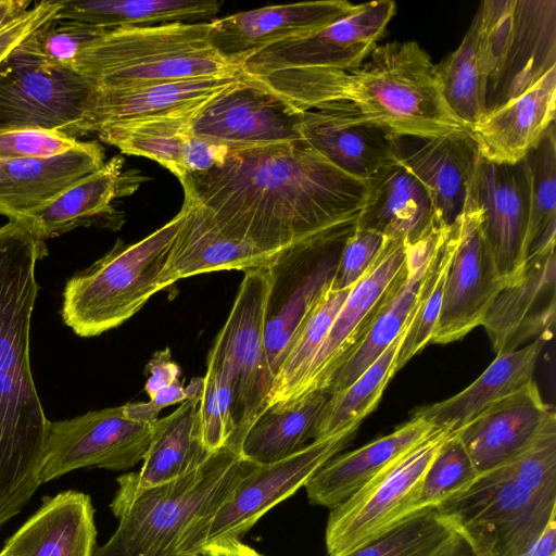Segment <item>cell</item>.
<instances>
[{
	"mask_svg": "<svg viewBox=\"0 0 556 556\" xmlns=\"http://www.w3.org/2000/svg\"><path fill=\"white\" fill-rule=\"evenodd\" d=\"M180 184L226 232L274 256L354 222L367 188L304 139L230 150Z\"/></svg>",
	"mask_w": 556,
	"mask_h": 556,
	"instance_id": "cell-1",
	"label": "cell"
},
{
	"mask_svg": "<svg viewBox=\"0 0 556 556\" xmlns=\"http://www.w3.org/2000/svg\"><path fill=\"white\" fill-rule=\"evenodd\" d=\"M249 77L301 111L339 114L393 136L469 130L447 106L434 64L416 41L377 45L352 71L300 68Z\"/></svg>",
	"mask_w": 556,
	"mask_h": 556,
	"instance_id": "cell-2",
	"label": "cell"
},
{
	"mask_svg": "<svg viewBox=\"0 0 556 556\" xmlns=\"http://www.w3.org/2000/svg\"><path fill=\"white\" fill-rule=\"evenodd\" d=\"M47 253L45 240L22 222L0 227V528L40 486L51 421L38 396L29 345L36 264Z\"/></svg>",
	"mask_w": 556,
	"mask_h": 556,
	"instance_id": "cell-3",
	"label": "cell"
},
{
	"mask_svg": "<svg viewBox=\"0 0 556 556\" xmlns=\"http://www.w3.org/2000/svg\"><path fill=\"white\" fill-rule=\"evenodd\" d=\"M229 445L179 478L139 486L131 472L117 479L110 504L118 526L105 543L121 556H175L186 533L215 511L254 467Z\"/></svg>",
	"mask_w": 556,
	"mask_h": 556,
	"instance_id": "cell-4",
	"label": "cell"
},
{
	"mask_svg": "<svg viewBox=\"0 0 556 556\" xmlns=\"http://www.w3.org/2000/svg\"><path fill=\"white\" fill-rule=\"evenodd\" d=\"M211 22L109 29L85 47L74 70L99 89L240 75L211 45Z\"/></svg>",
	"mask_w": 556,
	"mask_h": 556,
	"instance_id": "cell-5",
	"label": "cell"
},
{
	"mask_svg": "<svg viewBox=\"0 0 556 556\" xmlns=\"http://www.w3.org/2000/svg\"><path fill=\"white\" fill-rule=\"evenodd\" d=\"M186 207L161 228L129 245L112 250L73 275L63 291V323L78 337H97L121 326L156 292Z\"/></svg>",
	"mask_w": 556,
	"mask_h": 556,
	"instance_id": "cell-6",
	"label": "cell"
},
{
	"mask_svg": "<svg viewBox=\"0 0 556 556\" xmlns=\"http://www.w3.org/2000/svg\"><path fill=\"white\" fill-rule=\"evenodd\" d=\"M483 115L556 67L555 0H485L477 10Z\"/></svg>",
	"mask_w": 556,
	"mask_h": 556,
	"instance_id": "cell-7",
	"label": "cell"
},
{
	"mask_svg": "<svg viewBox=\"0 0 556 556\" xmlns=\"http://www.w3.org/2000/svg\"><path fill=\"white\" fill-rule=\"evenodd\" d=\"M435 509L477 556H520L556 516V494L534 491L498 466Z\"/></svg>",
	"mask_w": 556,
	"mask_h": 556,
	"instance_id": "cell-8",
	"label": "cell"
},
{
	"mask_svg": "<svg viewBox=\"0 0 556 556\" xmlns=\"http://www.w3.org/2000/svg\"><path fill=\"white\" fill-rule=\"evenodd\" d=\"M359 426L313 440L296 453L269 464H255L231 495L198 521L182 538L177 555H198L208 543L241 539L271 507L291 496L352 440Z\"/></svg>",
	"mask_w": 556,
	"mask_h": 556,
	"instance_id": "cell-9",
	"label": "cell"
},
{
	"mask_svg": "<svg viewBox=\"0 0 556 556\" xmlns=\"http://www.w3.org/2000/svg\"><path fill=\"white\" fill-rule=\"evenodd\" d=\"M438 428L346 501L330 509L326 527L329 556H340L417 513L424 477L451 435Z\"/></svg>",
	"mask_w": 556,
	"mask_h": 556,
	"instance_id": "cell-10",
	"label": "cell"
},
{
	"mask_svg": "<svg viewBox=\"0 0 556 556\" xmlns=\"http://www.w3.org/2000/svg\"><path fill=\"white\" fill-rule=\"evenodd\" d=\"M268 266L244 271L232 308L207 358L228 376L233 392L236 430L227 445H238L266 404L271 388L265 348Z\"/></svg>",
	"mask_w": 556,
	"mask_h": 556,
	"instance_id": "cell-11",
	"label": "cell"
},
{
	"mask_svg": "<svg viewBox=\"0 0 556 556\" xmlns=\"http://www.w3.org/2000/svg\"><path fill=\"white\" fill-rule=\"evenodd\" d=\"M355 220L283 251L268 265L265 348L273 379L293 337L331 285Z\"/></svg>",
	"mask_w": 556,
	"mask_h": 556,
	"instance_id": "cell-12",
	"label": "cell"
},
{
	"mask_svg": "<svg viewBox=\"0 0 556 556\" xmlns=\"http://www.w3.org/2000/svg\"><path fill=\"white\" fill-rule=\"evenodd\" d=\"M97 89L74 68L46 64L20 43L0 62V130L38 128L73 138Z\"/></svg>",
	"mask_w": 556,
	"mask_h": 556,
	"instance_id": "cell-13",
	"label": "cell"
},
{
	"mask_svg": "<svg viewBox=\"0 0 556 556\" xmlns=\"http://www.w3.org/2000/svg\"><path fill=\"white\" fill-rule=\"evenodd\" d=\"M152 425L129 419L124 406L51 421L39 484L86 467L126 470L143 459Z\"/></svg>",
	"mask_w": 556,
	"mask_h": 556,
	"instance_id": "cell-14",
	"label": "cell"
},
{
	"mask_svg": "<svg viewBox=\"0 0 556 556\" xmlns=\"http://www.w3.org/2000/svg\"><path fill=\"white\" fill-rule=\"evenodd\" d=\"M396 12L391 0L356 4L348 16L303 36L287 39L252 55L242 74L262 76L300 68H357L384 36Z\"/></svg>",
	"mask_w": 556,
	"mask_h": 556,
	"instance_id": "cell-15",
	"label": "cell"
},
{
	"mask_svg": "<svg viewBox=\"0 0 556 556\" xmlns=\"http://www.w3.org/2000/svg\"><path fill=\"white\" fill-rule=\"evenodd\" d=\"M468 194L480 212V231L503 287L517 283L527 262L530 178L522 159L495 163L479 156Z\"/></svg>",
	"mask_w": 556,
	"mask_h": 556,
	"instance_id": "cell-16",
	"label": "cell"
},
{
	"mask_svg": "<svg viewBox=\"0 0 556 556\" xmlns=\"http://www.w3.org/2000/svg\"><path fill=\"white\" fill-rule=\"evenodd\" d=\"M301 121V110L241 74L197 113L191 135L237 150L300 140Z\"/></svg>",
	"mask_w": 556,
	"mask_h": 556,
	"instance_id": "cell-17",
	"label": "cell"
},
{
	"mask_svg": "<svg viewBox=\"0 0 556 556\" xmlns=\"http://www.w3.org/2000/svg\"><path fill=\"white\" fill-rule=\"evenodd\" d=\"M454 249L442 303L430 342L446 344L481 326L488 308L503 288L480 231V212L468 194L453 223Z\"/></svg>",
	"mask_w": 556,
	"mask_h": 556,
	"instance_id": "cell-18",
	"label": "cell"
},
{
	"mask_svg": "<svg viewBox=\"0 0 556 556\" xmlns=\"http://www.w3.org/2000/svg\"><path fill=\"white\" fill-rule=\"evenodd\" d=\"M406 261V242L386 239L369 271L350 289L296 395L327 390L340 367L361 344L389 286Z\"/></svg>",
	"mask_w": 556,
	"mask_h": 556,
	"instance_id": "cell-19",
	"label": "cell"
},
{
	"mask_svg": "<svg viewBox=\"0 0 556 556\" xmlns=\"http://www.w3.org/2000/svg\"><path fill=\"white\" fill-rule=\"evenodd\" d=\"M355 7L345 0H320L238 12L211 21L210 41L224 59L240 67L262 50L332 24Z\"/></svg>",
	"mask_w": 556,
	"mask_h": 556,
	"instance_id": "cell-20",
	"label": "cell"
},
{
	"mask_svg": "<svg viewBox=\"0 0 556 556\" xmlns=\"http://www.w3.org/2000/svg\"><path fill=\"white\" fill-rule=\"evenodd\" d=\"M556 429V414L535 381L492 404L455 431L478 476L509 460L545 432Z\"/></svg>",
	"mask_w": 556,
	"mask_h": 556,
	"instance_id": "cell-21",
	"label": "cell"
},
{
	"mask_svg": "<svg viewBox=\"0 0 556 556\" xmlns=\"http://www.w3.org/2000/svg\"><path fill=\"white\" fill-rule=\"evenodd\" d=\"M555 317L556 256L555 248H551L529 257L520 280L498 291L481 326L498 355L515 351L531 339L548 341Z\"/></svg>",
	"mask_w": 556,
	"mask_h": 556,
	"instance_id": "cell-22",
	"label": "cell"
},
{
	"mask_svg": "<svg viewBox=\"0 0 556 556\" xmlns=\"http://www.w3.org/2000/svg\"><path fill=\"white\" fill-rule=\"evenodd\" d=\"M392 149L394 160L426 188L439 219L452 225L464 210L480 156L469 130L393 136Z\"/></svg>",
	"mask_w": 556,
	"mask_h": 556,
	"instance_id": "cell-23",
	"label": "cell"
},
{
	"mask_svg": "<svg viewBox=\"0 0 556 556\" xmlns=\"http://www.w3.org/2000/svg\"><path fill=\"white\" fill-rule=\"evenodd\" d=\"M123 165L124 159L114 156L47 204L9 219L22 222L45 241L81 226L116 230L123 217L112 202L135 192L143 180L135 170L124 172Z\"/></svg>",
	"mask_w": 556,
	"mask_h": 556,
	"instance_id": "cell-24",
	"label": "cell"
},
{
	"mask_svg": "<svg viewBox=\"0 0 556 556\" xmlns=\"http://www.w3.org/2000/svg\"><path fill=\"white\" fill-rule=\"evenodd\" d=\"M447 226L440 224L418 241L406 243L404 266L386 291L361 344L334 375L328 388L330 394L355 381L405 329L424 274Z\"/></svg>",
	"mask_w": 556,
	"mask_h": 556,
	"instance_id": "cell-25",
	"label": "cell"
},
{
	"mask_svg": "<svg viewBox=\"0 0 556 556\" xmlns=\"http://www.w3.org/2000/svg\"><path fill=\"white\" fill-rule=\"evenodd\" d=\"M184 194L186 216L162 275L165 288L194 275L230 269L247 271L268 266L279 256L229 235L203 205Z\"/></svg>",
	"mask_w": 556,
	"mask_h": 556,
	"instance_id": "cell-26",
	"label": "cell"
},
{
	"mask_svg": "<svg viewBox=\"0 0 556 556\" xmlns=\"http://www.w3.org/2000/svg\"><path fill=\"white\" fill-rule=\"evenodd\" d=\"M241 74L235 77L182 79L116 89L98 88L85 116L75 127L73 138L98 134L110 125L165 115L202 104L230 87Z\"/></svg>",
	"mask_w": 556,
	"mask_h": 556,
	"instance_id": "cell-27",
	"label": "cell"
},
{
	"mask_svg": "<svg viewBox=\"0 0 556 556\" xmlns=\"http://www.w3.org/2000/svg\"><path fill=\"white\" fill-rule=\"evenodd\" d=\"M97 141H79L71 151L41 159L0 160V214L13 217L47 204L104 165Z\"/></svg>",
	"mask_w": 556,
	"mask_h": 556,
	"instance_id": "cell-28",
	"label": "cell"
},
{
	"mask_svg": "<svg viewBox=\"0 0 556 556\" xmlns=\"http://www.w3.org/2000/svg\"><path fill=\"white\" fill-rule=\"evenodd\" d=\"M94 508L88 494L67 490L42 497L41 506L3 544L8 556H92Z\"/></svg>",
	"mask_w": 556,
	"mask_h": 556,
	"instance_id": "cell-29",
	"label": "cell"
},
{
	"mask_svg": "<svg viewBox=\"0 0 556 556\" xmlns=\"http://www.w3.org/2000/svg\"><path fill=\"white\" fill-rule=\"evenodd\" d=\"M355 228L414 243L442 223L426 188L395 160L366 180ZM446 225V224H445Z\"/></svg>",
	"mask_w": 556,
	"mask_h": 556,
	"instance_id": "cell-30",
	"label": "cell"
},
{
	"mask_svg": "<svg viewBox=\"0 0 556 556\" xmlns=\"http://www.w3.org/2000/svg\"><path fill=\"white\" fill-rule=\"evenodd\" d=\"M556 67L530 89L483 115L469 130L480 156L517 163L555 123Z\"/></svg>",
	"mask_w": 556,
	"mask_h": 556,
	"instance_id": "cell-31",
	"label": "cell"
},
{
	"mask_svg": "<svg viewBox=\"0 0 556 556\" xmlns=\"http://www.w3.org/2000/svg\"><path fill=\"white\" fill-rule=\"evenodd\" d=\"M435 429L413 415L391 433L336 455L305 483L309 502L330 509L337 507Z\"/></svg>",
	"mask_w": 556,
	"mask_h": 556,
	"instance_id": "cell-32",
	"label": "cell"
},
{
	"mask_svg": "<svg viewBox=\"0 0 556 556\" xmlns=\"http://www.w3.org/2000/svg\"><path fill=\"white\" fill-rule=\"evenodd\" d=\"M546 340L538 338L511 352L496 355L488 368L465 390L434 404L417 408L435 428L456 431L485 408L533 381Z\"/></svg>",
	"mask_w": 556,
	"mask_h": 556,
	"instance_id": "cell-33",
	"label": "cell"
},
{
	"mask_svg": "<svg viewBox=\"0 0 556 556\" xmlns=\"http://www.w3.org/2000/svg\"><path fill=\"white\" fill-rule=\"evenodd\" d=\"M301 135L336 167L363 181L394 161L393 135L339 114L302 111Z\"/></svg>",
	"mask_w": 556,
	"mask_h": 556,
	"instance_id": "cell-34",
	"label": "cell"
},
{
	"mask_svg": "<svg viewBox=\"0 0 556 556\" xmlns=\"http://www.w3.org/2000/svg\"><path fill=\"white\" fill-rule=\"evenodd\" d=\"M330 394L320 389L265 405L242 437L237 452L254 464L286 458L313 438L317 418Z\"/></svg>",
	"mask_w": 556,
	"mask_h": 556,
	"instance_id": "cell-35",
	"label": "cell"
},
{
	"mask_svg": "<svg viewBox=\"0 0 556 556\" xmlns=\"http://www.w3.org/2000/svg\"><path fill=\"white\" fill-rule=\"evenodd\" d=\"M200 399L185 400L172 414L152 424L143 465L131 476L139 486H153L187 475L214 453L204 444L199 415Z\"/></svg>",
	"mask_w": 556,
	"mask_h": 556,
	"instance_id": "cell-36",
	"label": "cell"
},
{
	"mask_svg": "<svg viewBox=\"0 0 556 556\" xmlns=\"http://www.w3.org/2000/svg\"><path fill=\"white\" fill-rule=\"evenodd\" d=\"M222 5L217 0H61L55 18L106 29L200 23L215 20Z\"/></svg>",
	"mask_w": 556,
	"mask_h": 556,
	"instance_id": "cell-37",
	"label": "cell"
},
{
	"mask_svg": "<svg viewBox=\"0 0 556 556\" xmlns=\"http://www.w3.org/2000/svg\"><path fill=\"white\" fill-rule=\"evenodd\" d=\"M205 103L165 115L110 125L97 136L125 154L155 161L181 181L186 176L181 164L182 146L191 135L192 119Z\"/></svg>",
	"mask_w": 556,
	"mask_h": 556,
	"instance_id": "cell-38",
	"label": "cell"
},
{
	"mask_svg": "<svg viewBox=\"0 0 556 556\" xmlns=\"http://www.w3.org/2000/svg\"><path fill=\"white\" fill-rule=\"evenodd\" d=\"M350 290H333L320 295L290 342L274 376L266 404L296 397L311 365Z\"/></svg>",
	"mask_w": 556,
	"mask_h": 556,
	"instance_id": "cell-39",
	"label": "cell"
},
{
	"mask_svg": "<svg viewBox=\"0 0 556 556\" xmlns=\"http://www.w3.org/2000/svg\"><path fill=\"white\" fill-rule=\"evenodd\" d=\"M406 330L407 325L384 352L348 388L330 394L317 418L313 440L359 426L362 420L376 408L386 387L395 375L393 366Z\"/></svg>",
	"mask_w": 556,
	"mask_h": 556,
	"instance_id": "cell-40",
	"label": "cell"
},
{
	"mask_svg": "<svg viewBox=\"0 0 556 556\" xmlns=\"http://www.w3.org/2000/svg\"><path fill=\"white\" fill-rule=\"evenodd\" d=\"M530 178V215L527 232V260L555 248L556 235V128L545 130L526 154Z\"/></svg>",
	"mask_w": 556,
	"mask_h": 556,
	"instance_id": "cell-41",
	"label": "cell"
},
{
	"mask_svg": "<svg viewBox=\"0 0 556 556\" xmlns=\"http://www.w3.org/2000/svg\"><path fill=\"white\" fill-rule=\"evenodd\" d=\"M453 249L454 228L452 224L444 230L421 279L407 330L395 358L394 374L430 343L440 313Z\"/></svg>",
	"mask_w": 556,
	"mask_h": 556,
	"instance_id": "cell-42",
	"label": "cell"
},
{
	"mask_svg": "<svg viewBox=\"0 0 556 556\" xmlns=\"http://www.w3.org/2000/svg\"><path fill=\"white\" fill-rule=\"evenodd\" d=\"M456 534L435 508H426L340 556H439Z\"/></svg>",
	"mask_w": 556,
	"mask_h": 556,
	"instance_id": "cell-43",
	"label": "cell"
},
{
	"mask_svg": "<svg viewBox=\"0 0 556 556\" xmlns=\"http://www.w3.org/2000/svg\"><path fill=\"white\" fill-rule=\"evenodd\" d=\"M478 14L460 45L434 64L441 93L451 111L470 128L483 116L477 56Z\"/></svg>",
	"mask_w": 556,
	"mask_h": 556,
	"instance_id": "cell-44",
	"label": "cell"
},
{
	"mask_svg": "<svg viewBox=\"0 0 556 556\" xmlns=\"http://www.w3.org/2000/svg\"><path fill=\"white\" fill-rule=\"evenodd\" d=\"M478 472L455 431L443 443L422 480L417 510L435 508L467 488Z\"/></svg>",
	"mask_w": 556,
	"mask_h": 556,
	"instance_id": "cell-45",
	"label": "cell"
},
{
	"mask_svg": "<svg viewBox=\"0 0 556 556\" xmlns=\"http://www.w3.org/2000/svg\"><path fill=\"white\" fill-rule=\"evenodd\" d=\"M109 29L87 23L53 18L21 42V47L41 62L74 68L80 51Z\"/></svg>",
	"mask_w": 556,
	"mask_h": 556,
	"instance_id": "cell-46",
	"label": "cell"
},
{
	"mask_svg": "<svg viewBox=\"0 0 556 556\" xmlns=\"http://www.w3.org/2000/svg\"><path fill=\"white\" fill-rule=\"evenodd\" d=\"M199 415L207 450L215 452L227 445L236 430L232 386L227 374L210 358L203 377Z\"/></svg>",
	"mask_w": 556,
	"mask_h": 556,
	"instance_id": "cell-47",
	"label": "cell"
},
{
	"mask_svg": "<svg viewBox=\"0 0 556 556\" xmlns=\"http://www.w3.org/2000/svg\"><path fill=\"white\" fill-rule=\"evenodd\" d=\"M384 242L380 233L354 227L342 248L331 289L353 288L372 267Z\"/></svg>",
	"mask_w": 556,
	"mask_h": 556,
	"instance_id": "cell-48",
	"label": "cell"
},
{
	"mask_svg": "<svg viewBox=\"0 0 556 556\" xmlns=\"http://www.w3.org/2000/svg\"><path fill=\"white\" fill-rule=\"evenodd\" d=\"M79 140L38 128L0 130V160L52 157L71 151Z\"/></svg>",
	"mask_w": 556,
	"mask_h": 556,
	"instance_id": "cell-49",
	"label": "cell"
},
{
	"mask_svg": "<svg viewBox=\"0 0 556 556\" xmlns=\"http://www.w3.org/2000/svg\"><path fill=\"white\" fill-rule=\"evenodd\" d=\"M61 0L41 1L0 29V62L43 24L53 20Z\"/></svg>",
	"mask_w": 556,
	"mask_h": 556,
	"instance_id": "cell-50",
	"label": "cell"
},
{
	"mask_svg": "<svg viewBox=\"0 0 556 556\" xmlns=\"http://www.w3.org/2000/svg\"><path fill=\"white\" fill-rule=\"evenodd\" d=\"M229 148L190 135L181 150V164L186 174L206 172L224 163Z\"/></svg>",
	"mask_w": 556,
	"mask_h": 556,
	"instance_id": "cell-51",
	"label": "cell"
},
{
	"mask_svg": "<svg viewBox=\"0 0 556 556\" xmlns=\"http://www.w3.org/2000/svg\"><path fill=\"white\" fill-rule=\"evenodd\" d=\"M147 371L149 372V378L144 390L151 397L159 390L177 380L180 369L172 361L169 349H165L154 353L147 365Z\"/></svg>",
	"mask_w": 556,
	"mask_h": 556,
	"instance_id": "cell-52",
	"label": "cell"
},
{
	"mask_svg": "<svg viewBox=\"0 0 556 556\" xmlns=\"http://www.w3.org/2000/svg\"><path fill=\"white\" fill-rule=\"evenodd\" d=\"M199 556H262L260 553L243 544L240 539L225 538L203 546Z\"/></svg>",
	"mask_w": 556,
	"mask_h": 556,
	"instance_id": "cell-53",
	"label": "cell"
},
{
	"mask_svg": "<svg viewBox=\"0 0 556 556\" xmlns=\"http://www.w3.org/2000/svg\"><path fill=\"white\" fill-rule=\"evenodd\" d=\"M520 556H556V516L541 535Z\"/></svg>",
	"mask_w": 556,
	"mask_h": 556,
	"instance_id": "cell-54",
	"label": "cell"
},
{
	"mask_svg": "<svg viewBox=\"0 0 556 556\" xmlns=\"http://www.w3.org/2000/svg\"><path fill=\"white\" fill-rule=\"evenodd\" d=\"M123 406L125 415L129 419L149 425H152L159 419V414L161 412V409L151 401L127 403Z\"/></svg>",
	"mask_w": 556,
	"mask_h": 556,
	"instance_id": "cell-55",
	"label": "cell"
},
{
	"mask_svg": "<svg viewBox=\"0 0 556 556\" xmlns=\"http://www.w3.org/2000/svg\"><path fill=\"white\" fill-rule=\"evenodd\" d=\"M187 399L185 387L179 379L159 390L150 401L161 410L169 405L182 403Z\"/></svg>",
	"mask_w": 556,
	"mask_h": 556,
	"instance_id": "cell-56",
	"label": "cell"
},
{
	"mask_svg": "<svg viewBox=\"0 0 556 556\" xmlns=\"http://www.w3.org/2000/svg\"><path fill=\"white\" fill-rule=\"evenodd\" d=\"M30 4L28 0H0V29L27 11Z\"/></svg>",
	"mask_w": 556,
	"mask_h": 556,
	"instance_id": "cell-57",
	"label": "cell"
},
{
	"mask_svg": "<svg viewBox=\"0 0 556 556\" xmlns=\"http://www.w3.org/2000/svg\"><path fill=\"white\" fill-rule=\"evenodd\" d=\"M439 556H477L470 545L458 534Z\"/></svg>",
	"mask_w": 556,
	"mask_h": 556,
	"instance_id": "cell-58",
	"label": "cell"
},
{
	"mask_svg": "<svg viewBox=\"0 0 556 556\" xmlns=\"http://www.w3.org/2000/svg\"><path fill=\"white\" fill-rule=\"evenodd\" d=\"M187 399H200L203 391V378H193L188 387H185ZM186 399V400H187Z\"/></svg>",
	"mask_w": 556,
	"mask_h": 556,
	"instance_id": "cell-59",
	"label": "cell"
},
{
	"mask_svg": "<svg viewBox=\"0 0 556 556\" xmlns=\"http://www.w3.org/2000/svg\"><path fill=\"white\" fill-rule=\"evenodd\" d=\"M92 556H121L116 552H114L112 548H110L106 544H103L101 546H96ZM175 556H181V555H175ZM187 556H199V555H187Z\"/></svg>",
	"mask_w": 556,
	"mask_h": 556,
	"instance_id": "cell-60",
	"label": "cell"
},
{
	"mask_svg": "<svg viewBox=\"0 0 556 556\" xmlns=\"http://www.w3.org/2000/svg\"><path fill=\"white\" fill-rule=\"evenodd\" d=\"M0 556H8V555H1V554H0Z\"/></svg>",
	"mask_w": 556,
	"mask_h": 556,
	"instance_id": "cell-61",
	"label": "cell"
}]
</instances>
